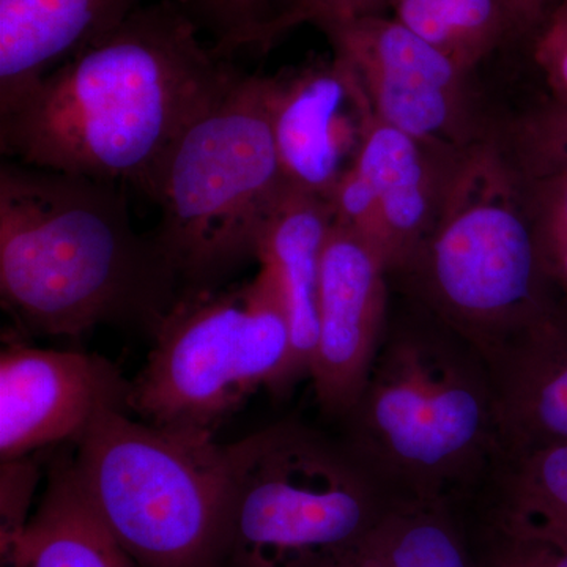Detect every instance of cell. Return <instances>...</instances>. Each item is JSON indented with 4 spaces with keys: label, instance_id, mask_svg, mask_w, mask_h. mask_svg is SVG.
Instances as JSON below:
<instances>
[{
    "label": "cell",
    "instance_id": "cell-19",
    "mask_svg": "<svg viewBox=\"0 0 567 567\" xmlns=\"http://www.w3.org/2000/svg\"><path fill=\"white\" fill-rule=\"evenodd\" d=\"M339 567H481L456 503L395 498Z\"/></svg>",
    "mask_w": 567,
    "mask_h": 567
},
{
    "label": "cell",
    "instance_id": "cell-16",
    "mask_svg": "<svg viewBox=\"0 0 567 567\" xmlns=\"http://www.w3.org/2000/svg\"><path fill=\"white\" fill-rule=\"evenodd\" d=\"M331 227L333 212L327 199L286 186L257 245L256 260L275 275L289 319L290 390L309 377L319 324L320 274Z\"/></svg>",
    "mask_w": 567,
    "mask_h": 567
},
{
    "label": "cell",
    "instance_id": "cell-30",
    "mask_svg": "<svg viewBox=\"0 0 567 567\" xmlns=\"http://www.w3.org/2000/svg\"><path fill=\"white\" fill-rule=\"evenodd\" d=\"M539 246L544 271L567 290V238L544 241Z\"/></svg>",
    "mask_w": 567,
    "mask_h": 567
},
{
    "label": "cell",
    "instance_id": "cell-29",
    "mask_svg": "<svg viewBox=\"0 0 567 567\" xmlns=\"http://www.w3.org/2000/svg\"><path fill=\"white\" fill-rule=\"evenodd\" d=\"M559 0H502L511 29L529 31L539 28Z\"/></svg>",
    "mask_w": 567,
    "mask_h": 567
},
{
    "label": "cell",
    "instance_id": "cell-21",
    "mask_svg": "<svg viewBox=\"0 0 567 567\" xmlns=\"http://www.w3.org/2000/svg\"><path fill=\"white\" fill-rule=\"evenodd\" d=\"M199 25L210 33L213 50L229 59L241 50H268L282 35L281 14L271 0H182Z\"/></svg>",
    "mask_w": 567,
    "mask_h": 567
},
{
    "label": "cell",
    "instance_id": "cell-3",
    "mask_svg": "<svg viewBox=\"0 0 567 567\" xmlns=\"http://www.w3.org/2000/svg\"><path fill=\"white\" fill-rule=\"evenodd\" d=\"M344 442L393 498L457 503L502 453L487 361L446 324L385 336Z\"/></svg>",
    "mask_w": 567,
    "mask_h": 567
},
{
    "label": "cell",
    "instance_id": "cell-20",
    "mask_svg": "<svg viewBox=\"0 0 567 567\" xmlns=\"http://www.w3.org/2000/svg\"><path fill=\"white\" fill-rule=\"evenodd\" d=\"M382 14L415 32L465 73L513 31L502 0H385Z\"/></svg>",
    "mask_w": 567,
    "mask_h": 567
},
{
    "label": "cell",
    "instance_id": "cell-23",
    "mask_svg": "<svg viewBox=\"0 0 567 567\" xmlns=\"http://www.w3.org/2000/svg\"><path fill=\"white\" fill-rule=\"evenodd\" d=\"M39 466L32 456L3 461L0 466V555L17 546L31 520Z\"/></svg>",
    "mask_w": 567,
    "mask_h": 567
},
{
    "label": "cell",
    "instance_id": "cell-14",
    "mask_svg": "<svg viewBox=\"0 0 567 567\" xmlns=\"http://www.w3.org/2000/svg\"><path fill=\"white\" fill-rule=\"evenodd\" d=\"M487 365L502 450L567 442V309L551 305Z\"/></svg>",
    "mask_w": 567,
    "mask_h": 567
},
{
    "label": "cell",
    "instance_id": "cell-27",
    "mask_svg": "<svg viewBox=\"0 0 567 567\" xmlns=\"http://www.w3.org/2000/svg\"><path fill=\"white\" fill-rule=\"evenodd\" d=\"M544 171L536 196L537 244L567 238V167Z\"/></svg>",
    "mask_w": 567,
    "mask_h": 567
},
{
    "label": "cell",
    "instance_id": "cell-11",
    "mask_svg": "<svg viewBox=\"0 0 567 567\" xmlns=\"http://www.w3.org/2000/svg\"><path fill=\"white\" fill-rule=\"evenodd\" d=\"M388 271L371 246L333 223L324 245L309 368L317 404L331 420L352 412L385 341Z\"/></svg>",
    "mask_w": 567,
    "mask_h": 567
},
{
    "label": "cell",
    "instance_id": "cell-15",
    "mask_svg": "<svg viewBox=\"0 0 567 567\" xmlns=\"http://www.w3.org/2000/svg\"><path fill=\"white\" fill-rule=\"evenodd\" d=\"M461 151L432 147L374 117L354 164L382 205L391 241V270L415 259L442 203L447 171Z\"/></svg>",
    "mask_w": 567,
    "mask_h": 567
},
{
    "label": "cell",
    "instance_id": "cell-25",
    "mask_svg": "<svg viewBox=\"0 0 567 567\" xmlns=\"http://www.w3.org/2000/svg\"><path fill=\"white\" fill-rule=\"evenodd\" d=\"M535 61L557 96L555 103L567 107V0H559L539 25Z\"/></svg>",
    "mask_w": 567,
    "mask_h": 567
},
{
    "label": "cell",
    "instance_id": "cell-24",
    "mask_svg": "<svg viewBox=\"0 0 567 567\" xmlns=\"http://www.w3.org/2000/svg\"><path fill=\"white\" fill-rule=\"evenodd\" d=\"M481 567H567V543L484 529Z\"/></svg>",
    "mask_w": 567,
    "mask_h": 567
},
{
    "label": "cell",
    "instance_id": "cell-17",
    "mask_svg": "<svg viewBox=\"0 0 567 567\" xmlns=\"http://www.w3.org/2000/svg\"><path fill=\"white\" fill-rule=\"evenodd\" d=\"M480 492L487 532L567 543V442L505 447Z\"/></svg>",
    "mask_w": 567,
    "mask_h": 567
},
{
    "label": "cell",
    "instance_id": "cell-9",
    "mask_svg": "<svg viewBox=\"0 0 567 567\" xmlns=\"http://www.w3.org/2000/svg\"><path fill=\"white\" fill-rule=\"evenodd\" d=\"M333 54L357 71L380 121L415 140L464 151L475 144L464 70L386 14L322 25Z\"/></svg>",
    "mask_w": 567,
    "mask_h": 567
},
{
    "label": "cell",
    "instance_id": "cell-26",
    "mask_svg": "<svg viewBox=\"0 0 567 567\" xmlns=\"http://www.w3.org/2000/svg\"><path fill=\"white\" fill-rule=\"evenodd\" d=\"M383 6L385 0H295L293 6L284 11L281 32L286 33L305 22L322 28L330 22L364 14H382Z\"/></svg>",
    "mask_w": 567,
    "mask_h": 567
},
{
    "label": "cell",
    "instance_id": "cell-28",
    "mask_svg": "<svg viewBox=\"0 0 567 567\" xmlns=\"http://www.w3.org/2000/svg\"><path fill=\"white\" fill-rule=\"evenodd\" d=\"M532 151L544 169L567 167V107L554 103L528 123Z\"/></svg>",
    "mask_w": 567,
    "mask_h": 567
},
{
    "label": "cell",
    "instance_id": "cell-22",
    "mask_svg": "<svg viewBox=\"0 0 567 567\" xmlns=\"http://www.w3.org/2000/svg\"><path fill=\"white\" fill-rule=\"evenodd\" d=\"M328 204L333 212L336 226L349 230L354 237L371 246L391 271V241L382 205L377 199L371 183L358 169L357 164H353L336 183L333 192L328 197Z\"/></svg>",
    "mask_w": 567,
    "mask_h": 567
},
{
    "label": "cell",
    "instance_id": "cell-8",
    "mask_svg": "<svg viewBox=\"0 0 567 567\" xmlns=\"http://www.w3.org/2000/svg\"><path fill=\"white\" fill-rule=\"evenodd\" d=\"M290 354L281 292L260 265L230 289L181 295L130 382V412L156 427L215 436L252 394L290 391Z\"/></svg>",
    "mask_w": 567,
    "mask_h": 567
},
{
    "label": "cell",
    "instance_id": "cell-13",
    "mask_svg": "<svg viewBox=\"0 0 567 567\" xmlns=\"http://www.w3.org/2000/svg\"><path fill=\"white\" fill-rule=\"evenodd\" d=\"M152 0H0V111Z\"/></svg>",
    "mask_w": 567,
    "mask_h": 567
},
{
    "label": "cell",
    "instance_id": "cell-7",
    "mask_svg": "<svg viewBox=\"0 0 567 567\" xmlns=\"http://www.w3.org/2000/svg\"><path fill=\"white\" fill-rule=\"evenodd\" d=\"M74 475L140 567H218L230 445L104 410L76 443Z\"/></svg>",
    "mask_w": 567,
    "mask_h": 567
},
{
    "label": "cell",
    "instance_id": "cell-12",
    "mask_svg": "<svg viewBox=\"0 0 567 567\" xmlns=\"http://www.w3.org/2000/svg\"><path fill=\"white\" fill-rule=\"evenodd\" d=\"M372 117L357 71L339 55L275 74L274 134L287 188L328 200Z\"/></svg>",
    "mask_w": 567,
    "mask_h": 567
},
{
    "label": "cell",
    "instance_id": "cell-18",
    "mask_svg": "<svg viewBox=\"0 0 567 567\" xmlns=\"http://www.w3.org/2000/svg\"><path fill=\"white\" fill-rule=\"evenodd\" d=\"M2 567H140L92 509L73 464L51 470L47 492Z\"/></svg>",
    "mask_w": 567,
    "mask_h": 567
},
{
    "label": "cell",
    "instance_id": "cell-6",
    "mask_svg": "<svg viewBox=\"0 0 567 567\" xmlns=\"http://www.w3.org/2000/svg\"><path fill=\"white\" fill-rule=\"evenodd\" d=\"M516 177L495 145L454 156L431 234L405 270L440 322L491 363L546 315V278Z\"/></svg>",
    "mask_w": 567,
    "mask_h": 567
},
{
    "label": "cell",
    "instance_id": "cell-10",
    "mask_svg": "<svg viewBox=\"0 0 567 567\" xmlns=\"http://www.w3.org/2000/svg\"><path fill=\"white\" fill-rule=\"evenodd\" d=\"M130 380L99 354L9 341L0 353V458L78 443L104 410L128 406Z\"/></svg>",
    "mask_w": 567,
    "mask_h": 567
},
{
    "label": "cell",
    "instance_id": "cell-5",
    "mask_svg": "<svg viewBox=\"0 0 567 567\" xmlns=\"http://www.w3.org/2000/svg\"><path fill=\"white\" fill-rule=\"evenodd\" d=\"M230 445L218 567H330L395 498L344 439L279 421Z\"/></svg>",
    "mask_w": 567,
    "mask_h": 567
},
{
    "label": "cell",
    "instance_id": "cell-1",
    "mask_svg": "<svg viewBox=\"0 0 567 567\" xmlns=\"http://www.w3.org/2000/svg\"><path fill=\"white\" fill-rule=\"evenodd\" d=\"M200 32L182 0L145 3L0 111L3 155L151 197L175 142L238 73Z\"/></svg>",
    "mask_w": 567,
    "mask_h": 567
},
{
    "label": "cell",
    "instance_id": "cell-2",
    "mask_svg": "<svg viewBox=\"0 0 567 567\" xmlns=\"http://www.w3.org/2000/svg\"><path fill=\"white\" fill-rule=\"evenodd\" d=\"M181 295L115 183L2 164L0 297L21 331L80 336L130 323L153 334Z\"/></svg>",
    "mask_w": 567,
    "mask_h": 567
},
{
    "label": "cell",
    "instance_id": "cell-4",
    "mask_svg": "<svg viewBox=\"0 0 567 567\" xmlns=\"http://www.w3.org/2000/svg\"><path fill=\"white\" fill-rule=\"evenodd\" d=\"M275 76L237 73L183 132L156 175L155 238L182 295L219 289L256 260L286 189L274 134Z\"/></svg>",
    "mask_w": 567,
    "mask_h": 567
}]
</instances>
